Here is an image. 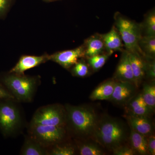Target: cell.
Instances as JSON below:
<instances>
[{
	"instance_id": "cell-1",
	"label": "cell",
	"mask_w": 155,
	"mask_h": 155,
	"mask_svg": "<svg viewBox=\"0 0 155 155\" xmlns=\"http://www.w3.org/2000/svg\"><path fill=\"white\" fill-rule=\"evenodd\" d=\"M40 82L39 76L10 72L0 74V83L19 103L31 102Z\"/></svg>"
},
{
	"instance_id": "cell-2",
	"label": "cell",
	"mask_w": 155,
	"mask_h": 155,
	"mask_svg": "<svg viewBox=\"0 0 155 155\" xmlns=\"http://www.w3.org/2000/svg\"><path fill=\"white\" fill-rule=\"evenodd\" d=\"M66 125L70 131L78 136L92 134L98 120L94 110L86 106H65Z\"/></svg>"
},
{
	"instance_id": "cell-3",
	"label": "cell",
	"mask_w": 155,
	"mask_h": 155,
	"mask_svg": "<svg viewBox=\"0 0 155 155\" xmlns=\"http://www.w3.org/2000/svg\"><path fill=\"white\" fill-rule=\"evenodd\" d=\"M19 102L11 98L0 99V131L5 137L22 133L25 117Z\"/></svg>"
},
{
	"instance_id": "cell-4",
	"label": "cell",
	"mask_w": 155,
	"mask_h": 155,
	"mask_svg": "<svg viewBox=\"0 0 155 155\" xmlns=\"http://www.w3.org/2000/svg\"><path fill=\"white\" fill-rule=\"evenodd\" d=\"M92 134L101 145L113 150L122 145L127 140V133L126 126L121 121L105 117L98 121Z\"/></svg>"
},
{
	"instance_id": "cell-5",
	"label": "cell",
	"mask_w": 155,
	"mask_h": 155,
	"mask_svg": "<svg viewBox=\"0 0 155 155\" xmlns=\"http://www.w3.org/2000/svg\"><path fill=\"white\" fill-rule=\"evenodd\" d=\"M115 27L122 38L126 51L137 52L143 55L139 46L142 35L141 25L123 17L118 13L115 14Z\"/></svg>"
},
{
	"instance_id": "cell-6",
	"label": "cell",
	"mask_w": 155,
	"mask_h": 155,
	"mask_svg": "<svg viewBox=\"0 0 155 155\" xmlns=\"http://www.w3.org/2000/svg\"><path fill=\"white\" fill-rule=\"evenodd\" d=\"M28 135L41 144L48 148L59 144L64 140L66 134L65 126H50L30 124L28 128Z\"/></svg>"
},
{
	"instance_id": "cell-7",
	"label": "cell",
	"mask_w": 155,
	"mask_h": 155,
	"mask_svg": "<svg viewBox=\"0 0 155 155\" xmlns=\"http://www.w3.org/2000/svg\"><path fill=\"white\" fill-rule=\"evenodd\" d=\"M66 119L65 108L59 104H53L39 108L34 114L30 123L66 127Z\"/></svg>"
},
{
	"instance_id": "cell-8",
	"label": "cell",
	"mask_w": 155,
	"mask_h": 155,
	"mask_svg": "<svg viewBox=\"0 0 155 155\" xmlns=\"http://www.w3.org/2000/svg\"><path fill=\"white\" fill-rule=\"evenodd\" d=\"M83 58H84L83 45L73 49L57 52L49 55V61H53L67 69L73 67L79 59Z\"/></svg>"
},
{
	"instance_id": "cell-9",
	"label": "cell",
	"mask_w": 155,
	"mask_h": 155,
	"mask_svg": "<svg viewBox=\"0 0 155 155\" xmlns=\"http://www.w3.org/2000/svg\"><path fill=\"white\" fill-rule=\"evenodd\" d=\"M135 85L127 81H116L110 101L118 104H126L133 97ZM136 87V86H135Z\"/></svg>"
},
{
	"instance_id": "cell-10",
	"label": "cell",
	"mask_w": 155,
	"mask_h": 155,
	"mask_svg": "<svg viewBox=\"0 0 155 155\" xmlns=\"http://www.w3.org/2000/svg\"><path fill=\"white\" fill-rule=\"evenodd\" d=\"M48 61L49 55L47 54L41 56L23 55L9 72L24 74L28 69L38 67Z\"/></svg>"
},
{
	"instance_id": "cell-11",
	"label": "cell",
	"mask_w": 155,
	"mask_h": 155,
	"mask_svg": "<svg viewBox=\"0 0 155 155\" xmlns=\"http://www.w3.org/2000/svg\"><path fill=\"white\" fill-rule=\"evenodd\" d=\"M128 52L131 69L134 79V84L138 87L147 74V64L137 52Z\"/></svg>"
},
{
	"instance_id": "cell-12",
	"label": "cell",
	"mask_w": 155,
	"mask_h": 155,
	"mask_svg": "<svg viewBox=\"0 0 155 155\" xmlns=\"http://www.w3.org/2000/svg\"><path fill=\"white\" fill-rule=\"evenodd\" d=\"M114 78L118 81H127L134 84V77L129 60V54L128 51L126 50L122 53L116 68Z\"/></svg>"
},
{
	"instance_id": "cell-13",
	"label": "cell",
	"mask_w": 155,
	"mask_h": 155,
	"mask_svg": "<svg viewBox=\"0 0 155 155\" xmlns=\"http://www.w3.org/2000/svg\"><path fill=\"white\" fill-rule=\"evenodd\" d=\"M125 117L132 130L146 136L151 134L153 125L149 117L128 114Z\"/></svg>"
},
{
	"instance_id": "cell-14",
	"label": "cell",
	"mask_w": 155,
	"mask_h": 155,
	"mask_svg": "<svg viewBox=\"0 0 155 155\" xmlns=\"http://www.w3.org/2000/svg\"><path fill=\"white\" fill-rule=\"evenodd\" d=\"M107 53L112 54L114 52L122 51L123 44L121 37L115 26L108 33L101 34Z\"/></svg>"
},
{
	"instance_id": "cell-15",
	"label": "cell",
	"mask_w": 155,
	"mask_h": 155,
	"mask_svg": "<svg viewBox=\"0 0 155 155\" xmlns=\"http://www.w3.org/2000/svg\"><path fill=\"white\" fill-rule=\"evenodd\" d=\"M84 57L87 58L104 54V44L101 34H96L85 40L83 45Z\"/></svg>"
},
{
	"instance_id": "cell-16",
	"label": "cell",
	"mask_w": 155,
	"mask_h": 155,
	"mask_svg": "<svg viewBox=\"0 0 155 155\" xmlns=\"http://www.w3.org/2000/svg\"><path fill=\"white\" fill-rule=\"evenodd\" d=\"M129 114L149 117L153 112L148 107L143 99L141 94L130 100L128 106Z\"/></svg>"
},
{
	"instance_id": "cell-17",
	"label": "cell",
	"mask_w": 155,
	"mask_h": 155,
	"mask_svg": "<svg viewBox=\"0 0 155 155\" xmlns=\"http://www.w3.org/2000/svg\"><path fill=\"white\" fill-rule=\"evenodd\" d=\"M116 82V81L111 79L103 82L93 91L90 98L93 101L110 99L114 92Z\"/></svg>"
},
{
	"instance_id": "cell-18",
	"label": "cell",
	"mask_w": 155,
	"mask_h": 155,
	"mask_svg": "<svg viewBox=\"0 0 155 155\" xmlns=\"http://www.w3.org/2000/svg\"><path fill=\"white\" fill-rule=\"evenodd\" d=\"M22 155H48V149L40 144L36 140L26 136L20 151Z\"/></svg>"
},
{
	"instance_id": "cell-19",
	"label": "cell",
	"mask_w": 155,
	"mask_h": 155,
	"mask_svg": "<svg viewBox=\"0 0 155 155\" xmlns=\"http://www.w3.org/2000/svg\"><path fill=\"white\" fill-rule=\"evenodd\" d=\"M130 140L131 147L135 153L140 155L148 153L147 150V139L146 136L131 129Z\"/></svg>"
},
{
	"instance_id": "cell-20",
	"label": "cell",
	"mask_w": 155,
	"mask_h": 155,
	"mask_svg": "<svg viewBox=\"0 0 155 155\" xmlns=\"http://www.w3.org/2000/svg\"><path fill=\"white\" fill-rule=\"evenodd\" d=\"M139 46L143 56L153 58L155 55V36H142Z\"/></svg>"
},
{
	"instance_id": "cell-21",
	"label": "cell",
	"mask_w": 155,
	"mask_h": 155,
	"mask_svg": "<svg viewBox=\"0 0 155 155\" xmlns=\"http://www.w3.org/2000/svg\"><path fill=\"white\" fill-rule=\"evenodd\" d=\"M145 102L153 111L155 107V86L154 84H145L141 94Z\"/></svg>"
},
{
	"instance_id": "cell-22",
	"label": "cell",
	"mask_w": 155,
	"mask_h": 155,
	"mask_svg": "<svg viewBox=\"0 0 155 155\" xmlns=\"http://www.w3.org/2000/svg\"><path fill=\"white\" fill-rule=\"evenodd\" d=\"M142 30L144 31L145 35L155 36V12L151 11L147 15L143 25H141Z\"/></svg>"
},
{
	"instance_id": "cell-23",
	"label": "cell",
	"mask_w": 155,
	"mask_h": 155,
	"mask_svg": "<svg viewBox=\"0 0 155 155\" xmlns=\"http://www.w3.org/2000/svg\"><path fill=\"white\" fill-rule=\"evenodd\" d=\"M110 56L106 53L87 58L89 65L94 71H97L102 68Z\"/></svg>"
},
{
	"instance_id": "cell-24",
	"label": "cell",
	"mask_w": 155,
	"mask_h": 155,
	"mask_svg": "<svg viewBox=\"0 0 155 155\" xmlns=\"http://www.w3.org/2000/svg\"><path fill=\"white\" fill-rule=\"evenodd\" d=\"M48 154L51 155H72L75 154L74 148L71 145H55L48 149Z\"/></svg>"
},
{
	"instance_id": "cell-25",
	"label": "cell",
	"mask_w": 155,
	"mask_h": 155,
	"mask_svg": "<svg viewBox=\"0 0 155 155\" xmlns=\"http://www.w3.org/2000/svg\"><path fill=\"white\" fill-rule=\"evenodd\" d=\"M72 67L71 73L75 77H85L89 72L88 65L83 59H79Z\"/></svg>"
},
{
	"instance_id": "cell-26",
	"label": "cell",
	"mask_w": 155,
	"mask_h": 155,
	"mask_svg": "<svg viewBox=\"0 0 155 155\" xmlns=\"http://www.w3.org/2000/svg\"><path fill=\"white\" fill-rule=\"evenodd\" d=\"M81 155H101L104 154L102 150L98 146L94 143H84L79 147Z\"/></svg>"
},
{
	"instance_id": "cell-27",
	"label": "cell",
	"mask_w": 155,
	"mask_h": 155,
	"mask_svg": "<svg viewBox=\"0 0 155 155\" xmlns=\"http://www.w3.org/2000/svg\"><path fill=\"white\" fill-rule=\"evenodd\" d=\"M113 151L116 155H133L135 153L131 147L122 145L114 149Z\"/></svg>"
},
{
	"instance_id": "cell-28",
	"label": "cell",
	"mask_w": 155,
	"mask_h": 155,
	"mask_svg": "<svg viewBox=\"0 0 155 155\" xmlns=\"http://www.w3.org/2000/svg\"><path fill=\"white\" fill-rule=\"evenodd\" d=\"M11 0H0V17L7 14L11 6Z\"/></svg>"
},
{
	"instance_id": "cell-29",
	"label": "cell",
	"mask_w": 155,
	"mask_h": 155,
	"mask_svg": "<svg viewBox=\"0 0 155 155\" xmlns=\"http://www.w3.org/2000/svg\"><path fill=\"white\" fill-rule=\"evenodd\" d=\"M147 150L150 154L155 155V137L154 136L151 135L147 139Z\"/></svg>"
},
{
	"instance_id": "cell-30",
	"label": "cell",
	"mask_w": 155,
	"mask_h": 155,
	"mask_svg": "<svg viewBox=\"0 0 155 155\" xmlns=\"http://www.w3.org/2000/svg\"><path fill=\"white\" fill-rule=\"evenodd\" d=\"M8 98L14 99L13 96L3 86L2 84L0 83V99Z\"/></svg>"
},
{
	"instance_id": "cell-31",
	"label": "cell",
	"mask_w": 155,
	"mask_h": 155,
	"mask_svg": "<svg viewBox=\"0 0 155 155\" xmlns=\"http://www.w3.org/2000/svg\"><path fill=\"white\" fill-rule=\"evenodd\" d=\"M147 74L150 77L153 78H155V62H152L147 65Z\"/></svg>"
},
{
	"instance_id": "cell-32",
	"label": "cell",
	"mask_w": 155,
	"mask_h": 155,
	"mask_svg": "<svg viewBox=\"0 0 155 155\" xmlns=\"http://www.w3.org/2000/svg\"><path fill=\"white\" fill-rule=\"evenodd\" d=\"M44 1L46 2H52L54 1H57V0H43Z\"/></svg>"
}]
</instances>
